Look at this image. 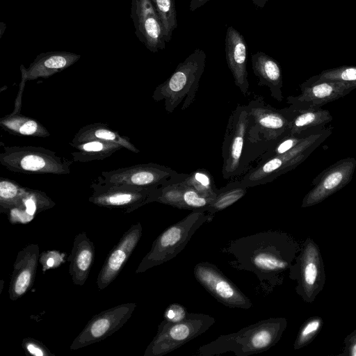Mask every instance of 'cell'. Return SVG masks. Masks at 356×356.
I'll use <instances>...</instances> for the list:
<instances>
[{
  "label": "cell",
  "mask_w": 356,
  "mask_h": 356,
  "mask_svg": "<svg viewBox=\"0 0 356 356\" xmlns=\"http://www.w3.org/2000/svg\"><path fill=\"white\" fill-rule=\"evenodd\" d=\"M216 322L209 315L189 313L182 321L171 322L163 319L157 332L147 347L144 356H163L206 332Z\"/></svg>",
  "instance_id": "obj_9"
},
{
  "label": "cell",
  "mask_w": 356,
  "mask_h": 356,
  "mask_svg": "<svg viewBox=\"0 0 356 356\" xmlns=\"http://www.w3.org/2000/svg\"><path fill=\"white\" fill-rule=\"evenodd\" d=\"M252 1L256 7L262 8L265 6L268 0H252Z\"/></svg>",
  "instance_id": "obj_40"
},
{
  "label": "cell",
  "mask_w": 356,
  "mask_h": 356,
  "mask_svg": "<svg viewBox=\"0 0 356 356\" xmlns=\"http://www.w3.org/2000/svg\"><path fill=\"white\" fill-rule=\"evenodd\" d=\"M206 54L196 49L183 62L179 63L174 72L153 92L156 102H164V108L172 113L182 104L181 111L186 110L194 102L204 72Z\"/></svg>",
  "instance_id": "obj_3"
},
{
  "label": "cell",
  "mask_w": 356,
  "mask_h": 356,
  "mask_svg": "<svg viewBox=\"0 0 356 356\" xmlns=\"http://www.w3.org/2000/svg\"><path fill=\"white\" fill-rule=\"evenodd\" d=\"M320 324L321 321L318 319H314L308 322L300 331L296 347L298 348L305 344L316 332Z\"/></svg>",
  "instance_id": "obj_37"
},
{
  "label": "cell",
  "mask_w": 356,
  "mask_h": 356,
  "mask_svg": "<svg viewBox=\"0 0 356 356\" xmlns=\"http://www.w3.org/2000/svg\"><path fill=\"white\" fill-rule=\"evenodd\" d=\"M69 144L76 149L71 153L72 161L82 163L104 160L123 148L118 143L103 140H90Z\"/></svg>",
  "instance_id": "obj_27"
},
{
  "label": "cell",
  "mask_w": 356,
  "mask_h": 356,
  "mask_svg": "<svg viewBox=\"0 0 356 356\" xmlns=\"http://www.w3.org/2000/svg\"><path fill=\"white\" fill-rule=\"evenodd\" d=\"M0 127L13 135L45 138L50 133L36 120L15 113L0 118Z\"/></svg>",
  "instance_id": "obj_28"
},
{
  "label": "cell",
  "mask_w": 356,
  "mask_h": 356,
  "mask_svg": "<svg viewBox=\"0 0 356 356\" xmlns=\"http://www.w3.org/2000/svg\"><path fill=\"white\" fill-rule=\"evenodd\" d=\"M316 128L309 129L299 134H286L268 147L260 156V161L290 151L300 143Z\"/></svg>",
  "instance_id": "obj_34"
},
{
  "label": "cell",
  "mask_w": 356,
  "mask_h": 356,
  "mask_svg": "<svg viewBox=\"0 0 356 356\" xmlns=\"http://www.w3.org/2000/svg\"><path fill=\"white\" fill-rule=\"evenodd\" d=\"M291 119L289 133L299 134L318 127H324L332 120L329 111L321 108L311 109H296L289 106Z\"/></svg>",
  "instance_id": "obj_26"
},
{
  "label": "cell",
  "mask_w": 356,
  "mask_h": 356,
  "mask_svg": "<svg viewBox=\"0 0 356 356\" xmlns=\"http://www.w3.org/2000/svg\"><path fill=\"white\" fill-rule=\"evenodd\" d=\"M55 206V202L47 195L38 190L26 188L19 204L6 215L13 224H25L47 209Z\"/></svg>",
  "instance_id": "obj_24"
},
{
  "label": "cell",
  "mask_w": 356,
  "mask_h": 356,
  "mask_svg": "<svg viewBox=\"0 0 356 356\" xmlns=\"http://www.w3.org/2000/svg\"><path fill=\"white\" fill-rule=\"evenodd\" d=\"M136 307L134 302L124 303L95 315L74 339L70 349L78 350L111 336L128 321Z\"/></svg>",
  "instance_id": "obj_13"
},
{
  "label": "cell",
  "mask_w": 356,
  "mask_h": 356,
  "mask_svg": "<svg viewBox=\"0 0 356 356\" xmlns=\"http://www.w3.org/2000/svg\"><path fill=\"white\" fill-rule=\"evenodd\" d=\"M252 68L258 78V86L268 88L270 95L277 102L283 99V80L279 63L263 51L251 56Z\"/></svg>",
  "instance_id": "obj_22"
},
{
  "label": "cell",
  "mask_w": 356,
  "mask_h": 356,
  "mask_svg": "<svg viewBox=\"0 0 356 356\" xmlns=\"http://www.w3.org/2000/svg\"><path fill=\"white\" fill-rule=\"evenodd\" d=\"M193 275L197 282L223 305L244 309L252 307L250 298L213 264L197 263L193 268Z\"/></svg>",
  "instance_id": "obj_12"
},
{
  "label": "cell",
  "mask_w": 356,
  "mask_h": 356,
  "mask_svg": "<svg viewBox=\"0 0 356 356\" xmlns=\"http://www.w3.org/2000/svg\"><path fill=\"white\" fill-rule=\"evenodd\" d=\"M220 252L232 256L233 259L227 263L232 268L255 275L259 288L265 294L271 291L279 274L289 265L282 249L281 235L272 231L232 240Z\"/></svg>",
  "instance_id": "obj_1"
},
{
  "label": "cell",
  "mask_w": 356,
  "mask_h": 356,
  "mask_svg": "<svg viewBox=\"0 0 356 356\" xmlns=\"http://www.w3.org/2000/svg\"><path fill=\"white\" fill-rule=\"evenodd\" d=\"M209 0H191L189 10L195 11L196 9L204 6Z\"/></svg>",
  "instance_id": "obj_39"
},
{
  "label": "cell",
  "mask_w": 356,
  "mask_h": 356,
  "mask_svg": "<svg viewBox=\"0 0 356 356\" xmlns=\"http://www.w3.org/2000/svg\"><path fill=\"white\" fill-rule=\"evenodd\" d=\"M184 180L161 188L156 202L180 209L207 212L213 199L202 195Z\"/></svg>",
  "instance_id": "obj_21"
},
{
  "label": "cell",
  "mask_w": 356,
  "mask_h": 356,
  "mask_svg": "<svg viewBox=\"0 0 356 356\" xmlns=\"http://www.w3.org/2000/svg\"><path fill=\"white\" fill-rule=\"evenodd\" d=\"M187 175L161 164L147 163L103 171L97 178L107 183L161 188L183 181Z\"/></svg>",
  "instance_id": "obj_11"
},
{
  "label": "cell",
  "mask_w": 356,
  "mask_h": 356,
  "mask_svg": "<svg viewBox=\"0 0 356 356\" xmlns=\"http://www.w3.org/2000/svg\"><path fill=\"white\" fill-rule=\"evenodd\" d=\"M249 113L246 105H238L230 114L225 129L222 145V168L224 179L238 176L255 158L248 143L247 133Z\"/></svg>",
  "instance_id": "obj_7"
},
{
  "label": "cell",
  "mask_w": 356,
  "mask_h": 356,
  "mask_svg": "<svg viewBox=\"0 0 356 356\" xmlns=\"http://www.w3.org/2000/svg\"><path fill=\"white\" fill-rule=\"evenodd\" d=\"M309 81H332L356 83V66L343 65L323 70L308 79Z\"/></svg>",
  "instance_id": "obj_35"
},
{
  "label": "cell",
  "mask_w": 356,
  "mask_h": 356,
  "mask_svg": "<svg viewBox=\"0 0 356 356\" xmlns=\"http://www.w3.org/2000/svg\"><path fill=\"white\" fill-rule=\"evenodd\" d=\"M331 127L314 129L300 143L284 154L259 161L240 179L250 188L273 181L302 163L332 134Z\"/></svg>",
  "instance_id": "obj_4"
},
{
  "label": "cell",
  "mask_w": 356,
  "mask_h": 356,
  "mask_svg": "<svg viewBox=\"0 0 356 356\" xmlns=\"http://www.w3.org/2000/svg\"><path fill=\"white\" fill-rule=\"evenodd\" d=\"M225 56L235 85L243 95L249 88L247 70V43L243 35L229 26L225 36Z\"/></svg>",
  "instance_id": "obj_19"
},
{
  "label": "cell",
  "mask_w": 356,
  "mask_h": 356,
  "mask_svg": "<svg viewBox=\"0 0 356 356\" xmlns=\"http://www.w3.org/2000/svg\"><path fill=\"white\" fill-rule=\"evenodd\" d=\"M356 168L353 157L342 159L332 164L313 180V188L305 196L302 207L313 206L346 186Z\"/></svg>",
  "instance_id": "obj_14"
},
{
  "label": "cell",
  "mask_w": 356,
  "mask_h": 356,
  "mask_svg": "<svg viewBox=\"0 0 356 356\" xmlns=\"http://www.w3.org/2000/svg\"><path fill=\"white\" fill-rule=\"evenodd\" d=\"M140 222L133 225L120 238L106 259L97 279L99 290L104 289L117 277L142 236Z\"/></svg>",
  "instance_id": "obj_17"
},
{
  "label": "cell",
  "mask_w": 356,
  "mask_h": 356,
  "mask_svg": "<svg viewBox=\"0 0 356 356\" xmlns=\"http://www.w3.org/2000/svg\"><path fill=\"white\" fill-rule=\"evenodd\" d=\"M81 58L69 51H52L38 54L28 68L20 66L22 83L39 78H47L70 67Z\"/></svg>",
  "instance_id": "obj_20"
},
{
  "label": "cell",
  "mask_w": 356,
  "mask_h": 356,
  "mask_svg": "<svg viewBox=\"0 0 356 356\" xmlns=\"http://www.w3.org/2000/svg\"><path fill=\"white\" fill-rule=\"evenodd\" d=\"M285 320L270 318L243 327L236 332L222 334L201 346L198 356H214L232 352L236 356H249L268 350L280 340Z\"/></svg>",
  "instance_id": "obj_2"
},
{
  "label": "cell",
  "mask_w": 356,
  "mask_h": 356,
  "mask_svg": "<svg viewBox=\"0 0 356 356\" xmlns=\"http://www.w3.org/2000/svg\"><path fill=\"white\" fill-rule=\"evenodd\" d=\"M131 17L138 39L151 52L165 47L163 29L151 0H131Z\"/></svg>",
  "instance_id": "obj_16"
},
{
  "label": "cell",
  "mask_w": 356,
  "mask_h": 356,
  "mask_svg": "<svg viewBox=\"0 0 356 356\" xmlns=\"http://www.w3.org/2000/svg\"><path fill=\"white\" fill-rule=\"evenodd\" d=\"M249 113L247 133L248 143L255 158L258 157L253 147L261 153L259 147H268L280 138L289 133L291 113L289 107L275 108L263 97L255 96L246 105Z\"/></svg>",
  "instance_id": "obj_6"
},
{
  "label": "cell",
  "mask_w": 356,
  "mask_h": 356,
  "mask_svg": "<svg viewBox=\"0 0 356 356\" xmlns=\"http://www.w3.org/2000/svg\"><path fill=\"white\" fill-rule=\"evenodd\" d=\"M213 218V215L207 212L191 211L181 220L169 226L154 240L136 273H144L175 258L186 246L195 232Z\"/></svg>",
  "instance_id": "obj_5"
},
{
  "label": "cell",
  "mask_w": 356,
  "mask_h": 356,
  "mask_svg": "<svg viewBox=\"0 0 356 356\" xmlns=\"http://www.w3.org/2000/svg\"><path fill=\"white\" fill-rule=\"evenodd\" d=\"M184 181L203 196L213 199L218 188L209 171L197 169L188 174Z\"/></svg>",
  "instance_id": "obj_33"
},
{
  "label": "cell",
  "mask_w": 356,
  "mask_h": 356,
  "mask_svg": "<svg viewBox=\"0 0 356 356\" xmlns=\"http://www.w3.org/2000/svg\"><path fill=\"white\" fill-rule=\"evenodd\" d=\"M92 193L88 201L98 207L120 209L129 213L156 201L160 188H146L126 184L104 182L99 179L92 181Z\"/></svg>",
  "instance_id": "obj_10"
},
{
  "label": "cell",
  "mask_w": 356,
  "mask_h": 356,
  "mask_svg": "<svg viewBox=\"0 0 356 356\" xmlns=\"http://www.w3.org/2000/svg\"><path fill=\"white\" fill-rule=\"evenodd\" d=\"M26 187L8 178H0V212L7 213L15 208L22 197Z\"/></svg>",
  "instance_id": "obj_32"
},
{
  "label": "cell",
  "mask_w": 356,
  "mask_h": 356,
  "mask_svg": "<svg viewBox=\"0 0 356 356\" xmlns=\"http://www.w3.org/2000/svg\"><path fill=\"white\" fill-rule=\"evenodd\" d=\"M248 187L240 180L229 183L225 186L218 188L216 195L212 200L207 213L214 215L232 205L247 193Z\"/></svg>",
  "instance_id": "obj_29"
},
{
  "label": "cell",
  "mask_w": 356,
  "mask_h": 356,
  "mask_svg": "<svg viewBox=\"0 0 356 356\" xmlns=\"http://www.w3.org/2000/svg\"><path fill=\"white\" fill-rule=\"evenodd\" d=\"M39 257L40 249L35 243L29 244L18 252L8 289L11 300L19 299L32 287Z\"/></svg>",
  "instance_id": "obj_18"
},
{
  "label": "cell",
  "mask_w": 356,
  "mask_h": 356,
  "mask_svg": "<svg viewBox=\"0 0 356 356\" xmlns=\"http://www.w3.org/2000/svg\"><path fill=\"white\" fill-rule=\"evenodd\" d=\"M6 29V25L3 22H0V38H2Z\"/></svg>",
  "instance_id": "obj_41"
},
{
  "label": "cell",
  "mask_w": 356,
  "mask_h": 356,
  "mask_svg": "<svg viewBox=\"0 0 356 356\" xmlns=\"http://www.w3.org/2000/svg\"><path fill=\"white\" fill-rule=\"evenodd\" d=\"M163 29L166 42L170 41L173 31L177 27L175 0H151Z\"/></svg>",
  "instance_id": "obj_31"
},
{
  "label": "cell",
  "mask_w": 356,
  "mask_h": 356,
  "mask_svg": "<svg viewBox=\"0 0 356 356\" xmlns=\"http://www.w3.org/2000/svg\"><path fill=\"white\" fill-rule=\"evenodd\" d=\"M301 275L305 292L312 293L318 274V252L313 243H307L302 257Z\"/></svg>",
  "instance_id": "obj_30"
},
{
  "label": "cell",
  "mask_w": 356,
  "mask_h": 356,
  "mask_svg": "<svg viewBox=\"0 0 356 356\" xmlns=\"http://www.w3.org/2000/svg\"><path fill=\"white\" fill-rule=\"evenodd\" d=\"M95 257V246L85 232L76 235L70 257L69 273L73 284L83 286L87 280Z\"/></svg>",
  "instance_id": "obj_23"
},
{
  "label": "cell",
  "mask_w": 356,
  "mask_h": 356,
  "mask_svg": "<svg viewBox=\"0 0 356 356\" xmlns=\"http://www.w3.org/2000/svg\"><path fill=\"white\" fill-rule=\"evenodd\" d=\"M0 163L15 172L35 175H69L73 161L42 147H4Z\"/></svg>",
  "instance_id": "obj_8"
},
{
  "label": "cell",
  "mask_w": 356,
  "mask_h": 356,
  "mask_svg": "<svg viewBox=\"0 0 356 356\" xmlns=\"http://www.w3.org/2000/svg\"><path fill=\"white\" fill-rule=\"evenodd\" d=\"M22 347L27 355L33 356H54V354L47 348L41 341L33 338H24Z\"/></svg>",
  "instance_id": "obj_36"
},
{
  "label": "cell",
  "mask_w": 356,
  "mask_h": 356,
  "mask_svg": "<svg viewBox=\"0 0 356 356\" xmlns=\"http://www.w3.org/2000/svg\"><path fill=\"white\" fill-rule=\"evenodd\" d=\"M90 140H103L118 143L124 148L134 152L138 153L137 149L127 136L121 135L104 123H92L81 127L74 135L70 143H79Z\"/></svg>",
  "instance_id": "obj_25"
},
{
  "label": "cell",
  "mask_w": 356,
  "mask_h": 356,
  "mask_svg": "<svg viewBox=\"0 0 356 356\" xmlns=\"http://www.w3.org/2000/svg\"><path fill=\"white\" fill-rule=\"evenodd\" d=\"M356 88V83L307 80L300 85L301 93L289 96L287 103L296 109H312L341 98Z\"/></svg>",
  "instance_id": "obj_15"
},
{
  "label": "cell",
  "mask_w": 356,
  "mask_h": 356,
  "mask_svg": "<svg viewBox=\"0 0 356 356\" xmlns=\"http://www.w3.org/2000/svg\"><path fill=\"white\" fill-rule=\"evenodd\" d=\"M188 312L186 309L177 303L171 304L165 309L163 316L164 319L171 322H179L184 320Z\"/></svg>",
  "instance_id": "obj_38"
}]
</instances>
